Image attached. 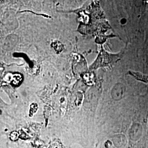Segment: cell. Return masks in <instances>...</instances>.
<instances>
[{"label":"cell","mask_w":148,"mask_h":148,"mask_svg":"<svg viewBox=\"0 0 148 148\" xmlns=\"http://www.w3.org/2000/svg\"><path fill=\"white\" fill-rule=\"evenodd\" d=\"M130 74L132 75L133 76H134V77H135L139 81L148 83V76H145L144 75L135 71H130Z\"/></svg>","instance_id":"3"},{"label":"cell","mask_w":148,"mask_h":148,"mask_svg":"<svg viewBox=\"0 0 148 148\" xmlns=\"http://www.w3.org/2000/svg\"><path fill=\"white\" fill-rule=\"evenodd\" d=\"M125 91V87L121 84H117L112 88L111 91V95L115 99L117 98H121L122 95Z\"/></svg>","instance_id":"2"},{"label":"cell","mask_w":148,"mask_h":148,"mask_svg":"<svg viewBox=\"0 0 148 148\" xmlns=\"http://www.w3.org/2000/svg\"><path fill=\"white\" fill-rule=\"evenodd\" d=\"M18 38L16 35H11L6 37L4 43L3 44V48L6 49H11L14 47L18 42Z\"/></svg>","instance_id":"1"}]
</instances>
